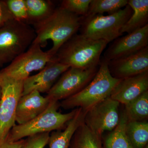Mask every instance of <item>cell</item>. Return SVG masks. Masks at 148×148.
<instances>
[{
	"mask_svg": "<svg viewBox=\"0 0 148 148\" xmlns=\"http://www.w3.org/2000/svg\"><path fill=\"white\" fill-rule=\"evenodd\" d=\"M24 140L22 139L12 142L6 138L4 140L0 142V148H20L24 143Z\"/></svg>",
	"mask_w": 148,
	"mask_h": 148,
	"instance_id": "obj_28",
	"label": "cell"
},
{
	"mask_svg": "<svg viewBox=\"0 0 148 148\" xmlns=\"http://www.w3.org/2000/svg\"><path fill=\"white\" fill-rule=\"evenodd\" d=\"M127 4V0H91L87 15L103 14L106 12L112 14L124 8Z\"/></svg>",
	"mask_w": 148,
	"mask_h": 148,
	"instance_id": "obj_23",
	"label": "cell"
},
{
	"mask_svg": "<svg viewBox=\"0 0 148 148\" xmlns=\"http://www.w3.org/2000/svg\"><path fill=\"white\" fill-rule=\"evenodd\" d=\"M132 13L128 4L124 8L109 15L90 14L83 17L79 30L81 34L95 40H102L108 43L119 38L122 28Z\"/></svg>",
	"mask_w": 148,
	"mask_h": 148,
	"instance_id": "obj_5",
	"label": "cell"
},
{
	"mask_svg": "<svg viewBox=\"0 0 148 148\" xmlns=\"http://www.w3.org/2000/svg\"><path fill=\"white\" fill-rule=\"evenodd\" d=\"M1 87H0V98H1Z\"/></svg>",
	"mask_w": 148,
	"mask_h": 148,
	"instance_id": "obj_30",
	"label": "cell"
},
{
	"mask_svg": "<svg viewBox=\"0 0 148 148\" xmlns=\"http://www.w3.org/2000/svg\"><path fill=\"white\" fill-rule=\"evenodd\" d=\"M125 106L124 112L128 121H146L148 118V90Z\"/></svg>",
	"mask_w": 148,
	"mask_h": 148,
	"instance_id": "obj_22",
	"label": "cell"
},
{
	"mask_svg": "<svg viewBox=\"0 0 148 148\" xmlns=\"http://www.w3.org/2000/svg\"><path fill=\"white\" fill-rule=\"evenodd\" d=\"M99 66L90 83L79 92L63 100L60 106L66 110L80 108L86 113L93 106L110 97L121 79L112 76L107 61L101 60Z\"/></svg>",
	"mask_w": 148,
	"mask_h": 148,
	"instance_id": "obj_3",
	"label": "cell"
},
{
	"mask_svg": "<svg viewBox=\"0 0 148 148\" xmlns=\"http://www.w3.org/2000/svg\"><path fill=\"white\" fill-rule=\"evenodd\" d=\"M82 16L59 7L43 21L34 25L36 37L32 44L45 47L49 40L52 42V47L48 50L52 57L58 49L74 35L81 25Z\"/></svg>",
	"mask_w": 148,
	"mask_h": 148,
	"instance_id": "obj_1",
	"label": "cell"
},
{
	"mask_svg": "<svg viewBox=\"0 0 148 148\" xmlns=\"http://www.w3.org/2000/svg\"><path fill=\"white\" fill-rule=\"evenodd\" d=\"M77 108L76 114L64 129L53 131L50 134L48 143L49 148H69L74 133L84 121L85 113Z\"/></svg>",
	"mask_w": 148,
	"mask_h": 148,
	"instance_id": "obj_16",
	"label": "cell"
},
{
	"mask_svg": "<svg viewBox=\"0 0 148 148\" xmlns=\"http://www.w3.org/2000/svg\"><path fill=\"white\" fill-rule=\"evenodd\" d=\"M69 148H102L101 135L93 132L83 122L74 133Z\"/></svg>",
	"mask_w": 148,
	"mask_h": 148,
	"instance_id": "obj_19",
	"label": "cell"
},
{
	"mask_svg": "<svg viewBox=\"0 0 148 148\" xmlns=\"http://www.w3.org/2000/svg\"><path fill=\"white\" fill-rule=\"evenodd\" d=\"M144 148H148V144L145 146V147Z\"/></svg>",
	"mask_w": 148,
	"mask_h": 148,
	"instance_id": "obj_29",
	"label": "cell"
},
{
	"mask_svg": "<svg viewBox=\"0 0 148 148\" xmlns=\"http://www.w3.org/2000/svg\"><path fill=\"white\" fill-rule=\"evenodd\" d=\"M128 5L131 8L132 13L121 30V34H130L147 25L148 0H129Z\"/></svg>",
	"mask_w": 148,
	"mask_h": 148,
	"instance_id": "obj_17",
	"label": "cell"
},
{
	"mask_svg": "<svg viewBox=\"0 0 148 148\" xmlns=\"http://www.w3.org/2000/svg\"><path fill=\"white\" fill-rule=\"evenodd\" d=\"M120 104L117 101L108 97L86 113L84 124L99 135H102L106 131H112L119 122Z\"/></svg>",
	"mask_w": 148,
	"mask_h": 148,
	"instance_id": "obj_10",
	"label": "cell"
},
{
	"mask_svg": "<svg viewBox=\"0 0 148 148\" xmlns=\"http://www.w3.org/2000/svg\"><path fill=\"white\" fill-rule=\"evenodd\" d=\"M27 12V24L33 26L50 16L56 8L49 0H25Z\"/></svg>",
	"mask_w": 148,
	"mask_h": 148,
	"instance_id": "obj_18",
	"label": "cell"
},
{
	"mask_svg": "<svg viewBox=\"0 0 148 148\" xmlns=\"http://www.w3.org/2000/svg\"><path fill=\"white\" fill-rule=\"evenodd\" d=\"M125 131L133 148H144L147 145L148 122L127 121Z\"/></svg>",
	"mask_w": 148,
	"mask_h": 148,
	"instance_id": "obj_21",
	"label": "cell"
},
{
	"mask_svg": "<svg viewBox=\"0 0 148 148\" xmlns=\"http://www.w3.org/2000/svg\"><path fill=\"white\" fill-rule=\"evenodd\" d=\"M127 121V116L123 111L120 115L118 124L106 137L105 148H133L125 131Z\"/></svg>",
	"mask_w": 148,
	"mask_h": 148,
	"instance_id": "obj_20",
	"label": "cell"
},
{
	"mask_svg": "<svg viewBox=\"0 0 148 148\" xmlns=\"http://www.w3.org/2000/svg\"><path fill=\"white\" fill-rule=\"evenodd\" d=\"M14 19L8 7L5 0L0 1V28L10 20Z\"/></svg>",
	"mask_w": 148,
	"mask_h": 148,
	"instance_id": "obj_27",
	"label": "cell"
},
{
	"mask_svg": "<svg viewBox=\"0 0 148 148\" xmlns=\"http://www.w3.org/2000/svg\"><path fill=\"white\" fill-rule=\"evenodd\" d=\"M108 44L76 34L60 48L54 57L70 68L84 70L98 68L101 54Z\"/></svg>",
	"mask_w": 148,
	"mask_h": 148,
	"instance_id": "obj_2",
	"label": "cell"
},
{
	"mask_svg": "<svg viewBox=\"0 0 148 148\" xmlns=\"http://www.w3.org/2000/svg\"><path fill=\"white\" fill-rule=\"evenodd\" d=\"M52 58L40 45L32 44L28 50L0 71V77L24 81L32 72L43 69Z\"/></svg>",
	"mask_w": 148,
	"mask_h": 148,
	"instance_id": "obj_8",
	"label": "cell"
},
{
	"mask_svg": "<svg viewBox=\"0 0 148 148\" xmlns=\"http://www.w3.org/2000/svg\"><path fill=\"white\" fill-rule=\"evenodd\" d=\"M60 107L59 101L51 100L47 109L31 121L21 125H15L6 138L12 142L22 140L39 133L63 130L75 116L77 108L66 114L58 112Z\"/></svg>",
	"mask_w": 148,
	"mask_h": 148,
	"instance_id": "obj_4",
	"label": "cell"
},
{
	"mask_svg": "<svg viewBox=\"0 0 148 148\" xmlns=\"http://www.w3.org/2000/svg\"><path fill=\"white\" fill-rule=\"evenodd\" d=\"M36 37L34 28L14 18L1 27L0 67L25 52Z\"/></svg>",
	"mask_w": 148,
	"mask_h": 148,
	"instance_id": "obj_6",
	"label": "cell"
},
{
	"mask_svg": "<svg viewBox=\"0 0 148 148\" xmlns=\"http://www.w3.org/2000/svg\"><path fill=\"white\" fill-rule=\"evenodd\" d=\"M98 68L84 69L70 67L47 92L50 100H64L79 92L94 78Z\"/></svg>",
	"mask_w": 148,
	"mask_h": 148,
	"instance_id": "obj_9",
	"label": "cell"
},
{
	"mask_svg": "<svg viewBox=\"0 0 148 148\" xmlns=\"http://www.w3.org/2000/svg\"><path fill=\"white\" fill-rule=\"evenodd\" d=\"M109 71L120 79L134 76L148 71V46L133 54L108 62Z\"/></svg>",
	"mask_w": 148,
	"mask_h": 148,
	"instance_id": "obj_13",
	"label": "cell"
},
{
	"mask_svg": "<svg viewBox=\"0 0 148 148\" xmlns=\"http://www.w3.org/2000/svg\"><path fill=\"white\" fill-rule=\"evenodd\" d=\"M51 100L43 97L37 91L23 96L16 107L15 121L18 125L24 124L36 117L47 108Z\"/></svg>",
	"mask_w": 148,
	"mask_h": 148,
	"instance_id": "obj_15",
	"label": "cell"
},
{
	"mask_svg": "<svg viewBox=\"0 0 148 148\" xmlns=\"http://www.w3.org/2000/svg\"><path fill=\"white\" fill-rule=\"evenodd\" d=\"M5 1L14 18L27 24V12L25 0H5Z\"/></svg>",
	"mask_w": 148,
	"mask_h": 148,
	"instance_id": "obj_25",
	"label": "cell"
},
{
	"mask_svg": "<svg viewBox=\"0 0 148 148\" xmlns=\"http://www.w3.org/2000/svg\"><path fill=\"white\" fill-rule=\"evenodd\" d=\"M148 46V24L115 40L105 51L103 59L108 62L136 53Z\"/></svg>",
	"mask_w": 148,
	"mask_h": 148,
	"instance_id": "obj_11",
	"label": "cell"
},
{
	"mask_svg": "<svg viewBox=\"0 0 148 148\" xmlns=\"http://www.w3.org/2000/svg\"><path fill=\"white\" fill-rule=\"evenodd\" d=\"M148 90V71L121 79L110 97L124 106Z\"/></svg>",
	"mask_w": 148,
	"mask_h": 148,
	"instance_id": "obj_14",
	"label": "cell"
},
{
	"mask_svg": "<svg viewBox=\"0 0 148 148\" xmlns=\"http://www.w3.org/2000/svg\"><path fill=\"white\" fill-rule=\"evenodd\" d=\"M23 81L0 77V142L15 125L16 107L22 96Z\"/></svg>",
	"mask_w": 148,
	"mask_h": 148,
	"instance_id": "obj_7",
	"label": "cell"
},
{
	"mask_svg": "<svg viewBox=\"0 0 148 148\" xmlns=\"http://www.w3.org/2000/svg\"><path fill=\"white\" fill-rule=\"evenodd\" d=\"M49 135V132H45L29 136L20 148H44L48 143Z\"/></svg>",
	"mask_w": 148,
	"mask_h": 148,
	"instance_id": "obj_26",
	"label": "cell"
},
{
	"mask_svg": "<svg viewBox=\"0 0 148 148\" xmlns=\"http://www.w3.org/2000/svg\"><path fill=\"white\" fill-rule=\"evenodd\" d=\"M69 68L53 57L38 73L30 76L24 81L22 96L34 91L47 93L58 77Z\"/></svg>",
	"mask_w": 148,
	"mask_h": 148,
	"instance_id": "obj_12",
	"label": "cell"
},
{
	"mask_svg": "<svg viewBox=\"0 0 148 148\" xmlns=\"http://www.w3.org/2000/svg\"><path fill=\"white\" fill-rule=\"evenodd\" d=\"M91 0H64L60 7L78 16L84 17L87 15Z\"/></svg>",
	"mask_w": 148,
	"mask_h": 148,
	"instance_id": "obj_24",
	"label": "cell"
}]
</instances>
